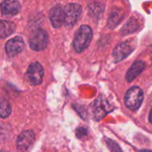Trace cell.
Here are the masks:
<instances>
[{
	"label": "cell",
	"instance_id": "6da1fadb",
	"mask_svg": "<svg viewBox=\"0 0 152 152\" xmlns=\"http://www.w3.org/2000/svg\"><path fill=\"white\" fill-rule=\"evenodd\" d=\"M93 39V30L89 25H81L75 34L73 40V47L77 53L86 50Z\"/></svg>",
	"mask_w": 152,
	"mask_h": 152
},
{
	"label": "cell",
	"instance_id": "7a4b0ae2",
	"mask_svg": "<svg viewBox=\"0 0 152 152\" xmlns=\"http://www.w3.org/2000/svg\"><path fill=\"white\" fill-rule=\"evenodd\" d=\"M143 100V92L140 87L134 86L130 88L125 96V104L130 110L138 109Z\"/></svg>",
	"mask_w": 152,
	"mask_h": 152
},
{
	"label": "cell",
	"instance_id": "3957f363",
	"mask_svg": "<svg viewBox=\"0 0 152 152\" xmlns=\"http://www.w3.org/2000/svg\"><path fill=\"white\" fill-rule=\"evenodd\" d=\"M48 41L49 38L46 31L42 29H37L31 34L28 43L31 49L35 51H41L47 47Z\"/></svg>",
	"mask_w": 152,
	"mask_h": 152
},
{
	"label": "cell",
	"instance_id": "277c9868",
	"mask_svg": "<svg viewBox=\"0 0 152 152\" xmlns=\"http://www.w3.org/2000/svg\"><path fill=\"white\" fill-rule=\"evenodd\" d=\"M64 22L68 26H74L82 13V6L77 3L66 4L64 7Z\"/></svg>",
	"mask_w": 152,
	"mask_h": 152
},
{
	"label": "cell",
	"instance_id": "5b68a950",
	"mask_svg": "<svg viewBox=\"0 0 152 152\" xmlns=\"http://www.w3.org/2000/svg\"><path fill=\"white\" fill-rule=\"evenodd\" d=\"M27 78L33 85H38L42 82L44 78V68L37 63H32L27 70Z\"/></svg>",
	"mask_w": 152,
	"mask_h": 152
},
{
	"label": "cell",
	"instance_id": "8992f818",
	"mask_svg": "<svg viewBox=\"0 0 152 152\" xmlns=\"http://www.w3.org/2000/svg\"><path fill=\"white\" fill-rule=\"evenodd\" d=\"M135 45L133 44V40L129 39L125 42L120 43L116 47V48L113 51V56L116 62H119L126 58L127 56H129L133 50L134 49Z\"/></svg>",
	"mask_w": 152,
	"mask_h": 152
},
{
	"label": "cell",
	"instance_id": "52a82bcc",
	"mask_svg": "<svg viewBox=\"0 0 152 152\" xmlns=\"http://www.w3.org/2000/svg\"><path fill=\"white\" fill-rule=\"evenodd\" d=\"M35 134L32 131L22 132L17 139V150L19 152H26L34 143Z\"/></svg>",
	"mask_w": 152,
	"mask_h": 152
},
{
	"label": "cell",
	"instance_id": "ba28073f",
	"mask_svg": "<svg viewBox=\"0 0 152 152\" xmlns=\"http://www.w3.org/2000/svg\"><path fill=\"white\" fill-rule=\"evenodd\" d=\"M25 44L20 37H14L9 39L5 44V52L8 56L12 57L20 54L24 49Z\"/></svg>",
	"mask_w": 152,
	"mask_h": 152
},
{
	"label": "cell",
	"instance_id": "9c48e42d",
	"mask_svg": "<svg viewBox=\"0 0 152 152\" xmlns=\"http://www.w3.org/2000/svg\"><path fill=\"white\" fill-rule=\"evenodd\" d=\"M0 9L4 16H12L19 13L20 4L17 0H4L1 4Z\"/></svg>",
	"mask_w": 152,
	"mask_h": 152
},
{
	"label": "cell",
	"instance_id": "30bf717a",
	"mask_svg": "<svg viewBox=\"0 0 152 152\" xmlns=\"http://www.w3.org/2000/svg\"><path fill=\"white\" fill-rule=\"evenodd\" d=\"M50 21L53 28H60L64 22V10L61 5L53 6L50 12Z\"/></svg>",
	"mask_w": 152,
	"mask_h": 152
},
{
	"label": "cell",
	"instance_id": "8fae6325",
	"mask_svg": "<svg viewBox=\"0 0 152 152\" xmlns=\"http://www.w3.org/2000/svg\"><path fill=\"white\" fill-rule=\"evenodd\" d=\"M144 68H145V64L142 61L134 62L126 73V81L129 82H133L144 70Z\"/></svg>",
	"mask_w": 152,
	"mask_h": 152
},
{
	"label": "cell",
	"instance_id": "7c38bea8",
	"mask_svg": "<svg viewBox=\"0 0 152 152\" xmlns=\"http://www.w3.org/2000/svg\"><path fill=\"white\" fill-rule=\"evenodd\" d=\"M125 12L122 8H114L112 12L110 13L109 20H108V26L110 29H114L122 20L124 17Z\"/></svg>",
	"mask_w": 152,
	"mask_h": 152
},
{
	"label": "cell",
	"instance_id": "4fadbf2b",
	"mask_svg": "<svg viewBox=\"0 0 152 152\" xmlns=\"http://www.w3.org/2000/svg\"><path fill=\"white\" fill-rule=\"evenodd\" d=\"M15 25L13 22L6 20H0V39H4L13 33Z\"/></svg>",
	"mask_w": 152,
	"mask_h": 152
},
{
	"label": "cell",
	"instance_id": "5bb4252c",
	"mask_svg": "<svg viewBox=\"0 0 152 152\" xmlns=\"http://www.w3.org/2000/svg\"><path fill=\"white\" fill-rule=\"evenodd\" d=\"M12 113V107L10 102L3 97H0V117L6 118Z\"/></svg>",
	"mask_w": 152,
	"mask_h": 152
},
{
	"label": "cell",
	"instance_id": "9a60e30c",
	"mask_svg": "<svg viewBox=\"0 0 152 152\" xmlns=\"http://www.w3.org/2000/svg\"><path fill=\"white\" fill-rule=\"evenodd\" d=\"M104 12V4L101 3H94L89 5V13L92 16L99 18Z\"/></svg>",
	"mask_w": 152,
	"mask_h": 152
},
{
	"label": "cell",
	"instance_id": "2e32d148",
	"mask_svg": "<svg viewBox=\"0 0 152 152\" xmlns=\"http://www.w3.org/2000/svg\"><path fill=\"white\" fill-rule=\"evenodd\" d=\"M108 143H109V146H110V148L111 149L112 152H122V151H121L120 148H119V146H118L117 143H115L113 141L108 140Z\"/></svg>",
	"mask_w": 152,
	"mask_h": 152
},
{
	"label": "cell",
	"instance_id": "e0dca14e",
	"mask_svg": "<svg viewBox=\"0 0 152 152\" xmlns=\"http://www.w3.org/2000/svg\"><path fill=\"white\" fill-rule=\"evenodd\" d=\"M149 119H150V122L152 124V108L151 110V113H150V116H149Z\"/></svg>",
	"mask_w": 152,
	"mask_h": 152
},
{
	"label": "cell",
	"instance_id": "ac0fdd59",
	"mask_svg": "<svg viewBox=\"0 0 152 152\" xmlns=\"http://www.w3.org/2000/svg\"><path fill=\"white\" fill-rule=\"evenodd\" d=\"M142 152H152L151 151H142Z\"/></svg>",
	"mask_w": 152,
	"mask_h": 152
},
{
	"label": "cell",
	"instance_id": "d6986e66",
	"mask_svg": "<svg viewBox=\"0 0 152 152\" xmlns=\"http://www.w3.org/2000/svg\"><path fill=\"white\" fill-rule=\"evenodd\" d=\"M0 152H4V151H0Z\"/></svg>",
	"mask_w": 152,
	"mask_h": 152
}]
</instances>
